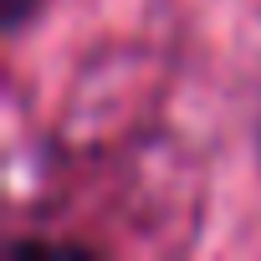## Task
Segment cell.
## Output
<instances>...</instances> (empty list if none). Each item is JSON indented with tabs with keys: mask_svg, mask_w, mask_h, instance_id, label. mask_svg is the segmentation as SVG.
Returning <instances> with one entry per match:
<instances>
[{
	"mask_svg": "<svg viewBox=\"0 0 261 261\" xmlns=\"http://www.w3.org/2000/svg\"><path fill=\"white\" fill-rule=\"evenodd\" d=\"M31 6H36V0H0V16H6V26L16 31V26L31 16Z\"/></svg>",
	"mask_w": 261,
	"mask_h": 261,
	"instance_id": "cell-1",
	"label": "cell"
}]
</instances>
